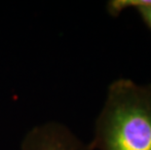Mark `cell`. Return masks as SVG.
<instances>
[{
    "mask_svg": "<svg viewBox=\"0 0 151 150\" xmlns=\"http://www.w3.org/2000/svg\"><path fill=\"white\" fill-rule=\"evenodd\" d=\"M22 150H89L60 123L50 122L31 129L24 136Z\"/></svg>",
    "mask_w": 151,
    "mask_h": 150,
    "instance_id": "cell-2",
    "label": "cell"
},
{
    "mask_svg": "<svg viewBox=\"0 0 151 150\" xmlns=\"http://www.w3.org/2000/svg\"><path fill=\"white\" fill-rule=\"evenodd\" d=\"M89 150H151V84L121 78L108 87Z\"/></svg>",
    "mask_w": 151,
    "mask_h": 150,
    "instance_id": "cell-1",
    "label": "cell"
},
{
    "mask_svg": "<svg viewBox=\"0 0 151 150\" xmlns=\"http://www.w3.org/2000/svg\"><path fill=\"white\" fill-rule=\"evenodd\" d=\"M142 6L151 7V0H110L107 3V12L116 17L128 8L137 9Z\"/></svg>",
    "mask_w": 151,
    "mask_h": 150,
    "instance_id": "cell-3",
    "label": "cell"
},
{
    "mask_svg": "<svg viewBox=\"0 0 151 150\" xmlns=\"http://www.w3.org/2000/svg\"><path fill=\"white\" fill-rule=\"evenodd\" d=\"M137 11L139 12V14L142 18L143 22L147 24V27L151 29V7L142 6V7L137 8Z\"/></svg>",
    "mask_w": 151,
    "mask_h": 150,
    "instance_id": "cell-4",
    "label": "cell"
}]
</instances>
